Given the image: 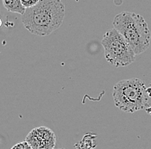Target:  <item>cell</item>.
I'll return each mask as SVG.
<instances>
[{"mask_svg": "<svg viewBox=\"0 0 151 149\" xmlns=\"http://www.w3.org/2000/svg\"><path fill=\"white\" fill-rule=\"evenodd\" d=\"M65 16V7L61 0H40L26 9L22 22L34 35L47 36L59 28Z\"/></svg>", "mask_w": 151, "mask_h": 149, "instance_id": "6da1fadb", "label": "cell"}, {"mask_svg": "<svg viewBox=\"0 0 151 149\" xmlns=\"http://www.w3.org/2000/svg\"><path fill=\"white\" fill-rule=\"evenodd\" d=\"M113 28L118 30L136 55L144 53L150 45L151 34L144 18L139 14L124 11L113 19Z\"/></svg>", "mask_w": 151, "mask_h": 149, "instance_id": "7a4b0ae2", "label": "cell"}, {"mask_svg": "<svg viewBox=\"0 0 151 149\" xmlns=\"http://www.w3.org/2000/svg\"><path fill=\"white\" fill-rule=\"evenodd\" d=\"M115 106L125 113H134L149 106V93L139 78L124 79L114 84L113 91Z\"/></svg>", "mask_w": 151, "mask_h": 149, "instance_id": "3957f363", "label": "cell"}, {"mask_svg": "<svg viewBox=\"0 0 151 149\" xmlns=\"http://www.w3.org/2000/svg\"><path fill=\"white\" fill-rule=\"evenodd\" d=\"M101 44L106 60L114 66H126L134 62L136 55L132 48L122 35L114 28L106 32Z\"/></svg>", "mask_w": 151, "mask_h": 149, "instance_id": "277c9868", "label": "cell"}, {"mask_svg": "<svg viewBox=\"0 0 151 149\" xmlns=\"http://www.w3.org/2000/svg\"><path fill=\"white\" fill-rule=\"evenodd\" d=\"M25 141L33 149H54L56 135L47 127H38L28 133Z\"/></svg>", "mask_w": 151, "mask_h": 149, "instance_id": "5b68a950", "label": "cell"}, {"mask_svg": "<svg viewBox=\"0 0 151 149\" xmlns=\"http://www.w3.org/2000/svg\"><path fill=\"white\" fill-rule=\"evenodd\" d=\"M96 137H97L96 134L94 133L87 134L83 137L82 140L76 144L75 148L76 149H94L97 146L95 142Z\"/></svg>", "mask_w": 151, "mask_h": 149, "instance_id": "8992f818", "label": "cell"}, {"mask_svg": "<svg viewBox=\"0 0 151 149\" xmlns=\"http://www.w3.org/2000/svg\"><path fill=\"white\" fill-rule=\"evenodd\" d=\"M3 4L9 12L23 15L26 10V8L22 4L21 0H3Z\"/></svg>", "mask_w": 151, "mask_h": 149, "instance_id": "52a82bcc", "label": "cell"}, {"mask_svg": "<svg viewBox=\"0 0 151 149\" xmlns=\"http://www.w3.org/2000/svg\"><path fill=\"white\" fill-rule=\"evenodd\" d=\"M21 1H22V4L26 9H28V8L35 6L40 0H21Z\"/></svg>", "mask_w": 151, "mask_h": 149, "instance_id": "ba28073f", "label": "cell"}, {"mask_svg": "<svg viewBox=\"0 0 151 149\" xmlns=\"http://www.w3.org/2000/svg\"><path fill=\"white\" fill-rule=\"evenodd\" d=\"M22 149H33V148L28 145V142H26V141H22Z\"/></svg>", "mask_w": 151, "mask_h": 149, "instance_id": "9c48e42d", "label": "cell"}, {"mask_svg": "<svg viewBox=\"0 0 151 149\" xmlns=\"http://www.w3.org/2000/svg\"><path fill=\"white\" fill-rule=\"evenodd\" d=\"M10 149H22V142H19L17 144H16L15 146H13Z\"/></svg>", "mask_w": 151, "mask_h": 149, "instance_id": "30bf717a", "label": "cell"}, {"mask_svg": "<svg viewBox=\"0 0 151 149\" xmlns=\"http://www.w3.org/2000/svg\"><path fill=\"white\" fill-rule=\"evenodd\" d=\"M1 25H2V20L0 19V27H1Z\"/></svg>", "mask_w": 151, "mask_h": 149, "instance_id": "8fae6325", "label": "cell"}, {"mask_svg": "<svg viewBox=\"0 0 151 149\" xmlns=\"http://www.w3.org/2000/svg\"><path fill=\"white\" fill-rule=\"evenodd\" d=\"M60 149H65V148H60Z\"/></svg>", "mask_w": 151, "mask_h": 149, "instance_id": "7c38bea8", "label": "cell"}]
</instances>
